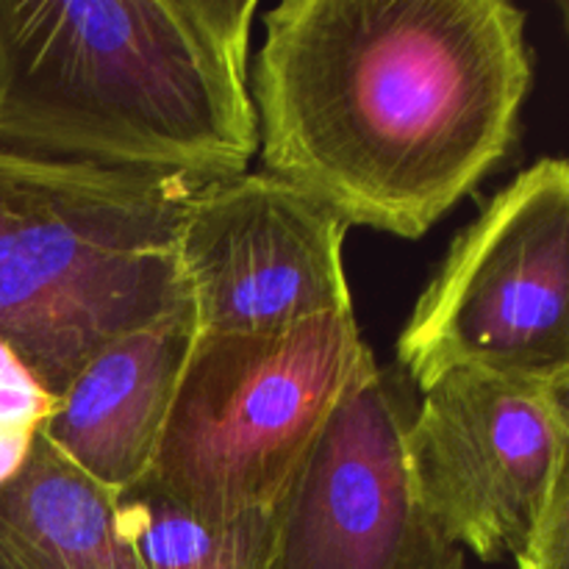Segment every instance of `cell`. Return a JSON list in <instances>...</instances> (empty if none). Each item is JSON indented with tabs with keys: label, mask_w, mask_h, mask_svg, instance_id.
Instances as JSON below:
<instances>
[{
	"label": "cell",
	"mask_w": 569,
	"mask_h": 569,
	"mask_svg": "<svg viewBox=\"0 0 569 569\" xmlns=\"http://www.w3.org/2000/svg\"><path fill=\"white\" fill-rule=\"evenodd\" d=\"M117 522L144 569H261L270 515L203 522L167 498L148 476L114 495Z\"/></svg>",
	"instance_id": "11"
},
{
	"label": "cell",
	"mask_w": 569,
	"mask_h": 569,
	"mask_svg": "<svg viewBox=\"0 0 569 569\" xmlns=\"http://www.w3.org/2000/svg\"><path fill=\"white\" fill-rule=\"evenodd\" d=\"M367 350L353 311L194 333L148 478L203 522L270 515Z\"/></svg>",
	"instance_id": "4"
},
{
	"label": "cell",
	"mask_w": 569,
	"mask_h": 569,
	"mask_svg": "<svg viewBox=\"0 0 569 569\" xmlns=\"http://www.w3.org/2000/svg\"><path fill=\"white\" fill-rule=\"evenodd\" d=\"M189 306L100 348L53 398L39 433L81 476L117 495L148 476L192 348Z\"/></svg>",
	"instance_id": "9"
},
{
	"label": "cell",
	"mask_w": 569,
	"mask_h": 569,
	"mask_svg": "<svg viewBox=\"0 0 569 569\" xmlns=\"http://www.w3.org/2000/svg\"><path fill=\"white\" fill-rule=\"evenodd\" d=\"M348 228L322 200L264 170L203 183L176 239L194 333L276 331L353 311Z\"/></svg>",
	"instance_id": "8"
},
{
	"label": "cell",
	"mask_w": 569,
	"mask_h": 569,
	"mask_svg": "<svg viewBox=\"0 0 569 569\" xmlns=\"http://www.w3.org/2000/svg\"><path fill=\"white\" fill-rule=\"evenodd\" d=\"M398 387L367 350L272 506L261 569H467L406 465Z\"/></svg>",
	"instance_id": "7"
},
{
	"label": "cell",
	"mask_w": 569,
	"mask_h": 569,
	"mask_svg": "<svg viewBox=\"0 0 569 569\" xmlns=\"http://www.w3.org/2000/svg\"><path fill=\"white\" fill-rule=\"evenodd\" d=\"M0 569H144L117 522L114 495L33 437L0 487Z\"/></svg>",
	"instance_id": "10"
},
{
	"label": "cell",
	"mask_w": 569,
	"mask_h": 569,
	"mask_svg": "<svg viewBox=\"0 0 569 569\" xmlns=\"http://www.w3.org/2000/svg\"><path fill=\"white\" fill-rule=\"evenodd\" d=\"M515 559L517 569H569V472L556 481Z\"/></svg>",
	"instance_id": "13"
},
{
	"label": "cell",
	"mask_w": 569,
	"mask_h": 569,
	"mask_svg": "<svg viewBox=\"0 0 569 569\" xmlns=\"http://www.w3.org/2000/svg\"><path fill=\"white\" fill-rule=\"evenodd\" d=\"M406 465L426 515L481 561L515 556L569 472V367H459L406 422Z\"/></svg>",
	"instance_id": "6"
},
{
	"label": "cell",
	"mask_w": 569,
	"mask_h": 569,
	"mask_svg": "<svg viewBox=\"0 0 569 569\" xmlns=\"http://www.w3.org/2000/svg\"><path fill=\"white\" fill-rule=\"evenodd\" d=\"M420 392L459 367H569V164L545 156L450 242L398 337Z\"/></svg>",
	"instance_id": "5"
},
{
	"label": "cell",
	"mask_w": 569,
	"mask_h": 569,
	"mask_svg": "<svg viewBox=\"0 0 569 569\" xmlns=\"http://www.w3.org/2000/svg\"><path fill=\"white\" fill-rule=\"evenodd\" d=\"M200 187L0 150V339L50 398L100 348L187 306L176 239Z\"/></svg>",
	"instance_id": "3"
},
{
	"label": "cell",
	"mask_w": 569,
	"mask_h": 569,
	"mask_svg": "<svg viewBox=\"0 0 569 569\" xmlns=\"http://www.w3.org/2000/svg\"><path fill=\"white\" fill-rule=\"evenodd\" d=\"M31 445L33 437H28V433H14L0 428V487L20 472L28 453H31Z\"/></svg>",
	"instance_id": "14"
},
{
	"label": "cell",
	"mask_w": 569,
	"mask_h": 569,
	"mask_svg": "<svg viewBox=\"0 0 569 569\" xmlns=\"http://www.w3.org/2000/svg\"><path fill=\"white\" fill-rule=\"evenodd\" d=\"M53 409V398L39 387L20 356L0 339V428L37 437Z\"/></svg>",
	"instance_id": "12"
},
{
	"label": "cell",
	"mask_w": 569,
	"mask_h": 569,
	"mask_svg": "<svg viewBox=\"0 0 569 569\" xmlns=\"http://www.w3.org/2000/svg\"><path fill=\"white\" fill-rule=\"evenodd\" d=\"M256 0H0V150L211 183L259 153Z\"/></svg>",
	"instance_id": "2"
},
{
	"label": "cell",
	"mask_w": 569,
	"mask_h": 569,
	"mask_svg": "<svg viewBox=\"0 0 569 569\" xmlns=\"http://www.w3.org/2000/svg\"><path fill=\"white\" fill-rule=\"evenodd\" d=\"M531 89L509 0H283L250 76L256 156L348 226L420 239L509 159Z\"/></svg>",
	"instance_id": "1"
}]
</instances>
